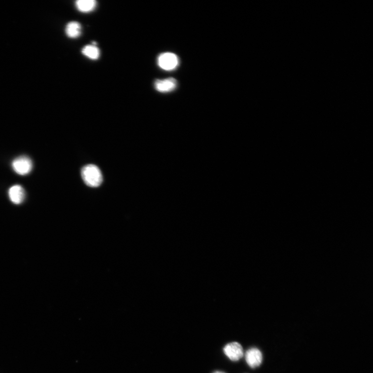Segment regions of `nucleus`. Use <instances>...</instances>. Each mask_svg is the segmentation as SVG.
Returning <instances> with one entry per match:
<instances>
[{
    "label": "nucleus",
    "mask_w": 373,
    "mask_h": 373,
    "mask_svg": "<svg viewBox=\"0 0 373 373\" xmlns=\"http://www.w3.org/2000/svg\"><path fill=\"white\" fill-rule=\"evenodd\" d=\"M155 88L159 92L166 93L171 92L177 88L176 79L168 78L162 80L157 79L155 82Z\"/></svg>",
    "instance_id": "423d86ee"
},
{
    "label": "nucleus",
    "mask_w": 373,
    "mask_h": 373,
    "mask_svg": "<svg viewBox=\"0 0 373 373\" xmlns=\"http://www.w3.org/2000/svg\"><path fill=\"white\" fill-rule=\"evenodd\" d=\"M224 352L228 358L233 361H239L244 355L242 346L237 342H232L226 345L224 348Z\"/></svg>",
    "instance_id": "20e7f679"
},
{
    "label": "nucleus",
    "mask_w": 373,
    "mask_h": 373,
    "mask_svg": "<svg viewBox=\"0 0 373 373\" xmlns=\"http://www.w3.org/2000/svg\"><path fill=\"white\" fill-rule=\"evenodd\" d=\"M179 63L178 58L176 54L164 53L159 55L158 64L160 68L165 71H171L176 69Z\"/></svg>",
    "instance_id": "f03ea898"
},
{
    "label": "nucleus",
    "mask_w": 373,
    "mask_h": 373,
    "mask_svg": "<svg viewBox=\"0 0 373 373\" xmlns=\"http://www.w3.org/2000/svg\"><path fill=\"white\" fill-rule=\"evenodd\" d=\"M12 167L16 173L25 176L33 170V163L29 157L22 156L15 159L12 162Z\"/></svg>",
    "instance_id": "7ed1b4c3"
},
{
    "label": "nucleus",
    "mask_w": 373,
    "mask_h": 373,
    "mask_svg": "<svg viewBox=\"0 0 373 373\" xmlns=\"http://www.w3.org/2000/svg\"><path fill=\"white\" fill-rule=\"evenodd\" d=\"M263 354L256 348H252L246 352L245 359L249 366L251 368H256L260 366L263 362Z\"/></svg>",
    "instance_id": "39448f33"
},
{
    "label": "nucleus",
    "mask_w": 373,
    "mask_h": 373,
    "mask_svg": "<svg viewBox=\"0 0 373 373\" xmlns=\"http://www.w3.org/2000/svg\"><path fill=\"white\" fill-rule=\"evenodd\" d=\"M9 195L13 203L19 204L25 200V190L20 185L13 186L9 189Z\"/></svg>",
    "instance_id": "0eeeda50"
},
{
    "label": "nucleus",
    "mask_w": 373,
    "mask_h": 373,
    "mask_svg": "<svg viewBox=\"0 0 373 373\" xmlns=\"http://www.w3.org/2000/svg\"><path fill=\"white\" fill-rule=\"evenodd\" d=\"M97 5L95 0H78L75 2L77 9L82 13H89L93 11Z\"/></svg>",
    "instance_id": "6e6552de"
},
{
    "label": "nucleus",
    "mask_w": 373,
    "mask_h": 373,
    "mask_svg": "<svg viewBox=\"0 0 373 373\" xmlns=\"http://www.w3.org/2000/svg\"><path fill=\"white\" fill-rule=\"evenodd\" d=\"M67 36L72 38H75L81 35L82 27L77 21H71L68 23L66 28Z\"/></svg>",
    "instance_id": "1a4fd4ad"
},
{
    "label": "nucleus",
    "mask_w": 373,
    "mask_h": 373,
    "mask_svg": "<svg viewBox=\"0 0 373 373\" xmlns=\"http://www.w3.org/2000/svg\"><path fill=\"white\" fill-rule=\"evenodd\" d=\"M82 53L87 58L91 60H97L100 56V51L97 46L88 45L84 47Z\"/></svg>",
    "instance_id": "9d476101"
},
{
    "label": "nucleus",
    "mask_w": 373,
    "mask_h": 373,
    "mask_svg": "<svg viewBox=\"0 0 373 373\" xmlns=\"http://www.w3.org/2000/svg\"><path fill=\"white\" fill-rule=\"evenodd\" d=\"M213 373H225L220 372V371H216L215 372H214Z\"/></svg>",
    "instance_id": "9b49d317"
},
{
    "label": "nucleus",
    "mask_w": 373,
    "mask_h": 373,
    "mask_svg": "<svg viewBox=\"0 0 373 373\" xmlns=\"http://www.w3.org/2000/svg\"><path fill=\"white\" fill-rule=\"evenodd\" d=\"M81 174L83 179L87 185L91 187H97L102 184V175L96 165H86L82 169Z\"/></svg>",
    "instance_id": "f257e3e1"
}]
</instances>
